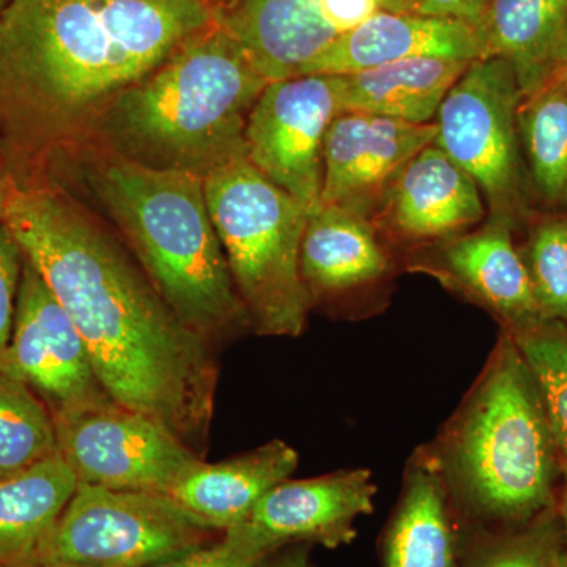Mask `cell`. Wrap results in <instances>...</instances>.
Wrapping results in <instances>:
<instances>
[{
	"label": "cell",
	"mask_w": 567,
	"mask_h": 567,
	"mask_svg": "<svg viewBox=\"0 0 567 567\" xmlns=\"http://www.w3.org/2000/svg\"><path fill=\"white\" fill-rule=\"evenodd\" d=\"M59 454L50 406L21 380L0 372V477Z\"/></svg>",
	"instance_id": "obj_26"
},
{
	"label": "cell",
	"mask_w": 567,
	"mask_h": 567,
	"mask_svg": "<svg viewBox=\"0 0 567 567\" xmlns=\"http://www.w3.org/2000/svg\"><path fill=\"white\" fill-rule=\"evenodd\" d=\"M427 446L464 525L520 527L558 505L563 458L536 377L507 331Z\"/></svg>",
	"instance_id": "obj_3"
},
{
	"label": "cell",
	"mask_w": 567,
	"mask_h": 567,
	"mask_svg": "<svg viewBox=\"0 0 567 567\" xmlns=\"http://www.w3.org/2000/svg\"><path fill=\"white\" fill-rule=\"evenodd\" d=\"M221 535L169 494L78 484L62 516L25 559L148 567Z\"/></svg>",
	"instance_id": "obj_8"
},
{
	"label": "cell",
	"mask_w": 567,
	"mask_h": 567,
	"mask_svg": "<svg viewBox=\"0 0 567 567\" xmlns=\"http://www.w3.org/2000/svg\"><path fill=\"white\" fill-rule=\"evenodd\" d=\"M491 0H410V13L453 18L477 24Z\"/></svg>",
	"instance_id": "obj_31"
},
{
	"label": "cell",
	"mask_w": 567,
	"mask_h": 567,
	"mask_svg": "<svg viewBox=\"0 0 567 567\" xmlns=\"http://www.w3.org/2000/svg\"><path fill=\"white\" fill-rule=\"evenodd\" d=\"M205 196L251 330L298 338L312 300L300 271L309 208L264 177L249 159L212 171Z\"/></svg>",
	"instance_id": "obj_6"
},
{
	"label": "cell",
	"mask_w": 567,
	"mask_h": 567,
	"mask_svg": "<svg viewBox=\"0 0 567 567\" xmlns=\"http://www.w3.org/2000/svg\"><path fill=\"white\" fill-rule=\"evenodd\" d=\"M462 520L427 445L406 462L401 494L380 539L383 567H457Z\"/></svg>",
	"instance_id": "obj_18"
},
{
	"label": "cell",
	"mask_w": 567,
	"mask_h": 567,
	"mask_svg": "<svg viewBox=\"0 0 567 567\" xmlns=\"http://www.w3.org/2000/svg\"><path fill=\"white\" fill-rule=\"evenodd\" d=\"M13 183L9 167H7L6 159L0 155V213H2L3 204H6L7 196Z\"/></svg>",
	"instance_id": "obj_34"
},
{
	"label": "cell",
	"mask_w": 567,
	"mask_h": 567,
	"mask_svg": "<svg viewBox=\"0 0 567 567\" xmlns=\"http://www.w3.org/2000/svg\"><path fill=\"white\" fill-rule=\"evenodd\" d=\"M2 567H84L70 565V563L61 561H37V559H24V561L13 563V565Z\"/></svg>",
	"instance_id": "obj_35"
},
{
	"label": "cell",
	"mask_w": 567,
	"mask_h": 567,
	"mask_svg": "<svg viewBox=\"0 0 567 567\" xmlns=\"http://www.w3.org/2000/svg\"><path fill=\"white\" fill-rule=\"evenodd\" d=\"M518 252L540 316L567 323V215L535 216Z\"/></svg>",
	"instance_id": "obj_27"
},
{
	"label": "cell",
	"mask_w": 567,
	"mask_h": 567,
	"mask_svg": "<svg viewBox=\"0 0 567 567\" xmlns=\"http://www.w3.org/2000/svg\"><path fill=\"white\" fill-rule=\"evenodd\" d=\"M270 554L240 529L230 528L212 543L148 567H256Z\"/></svg>",
	"instance_id": "obj_29"
},
{
	"label": "cell",
	"mask_w": 567,
	"mask_h": 567,
	"mask_svg": "<svg viewBox=\"0 0 567 567\" xmlns=\"http://www.w3.org/2000/svg\"><path fill=\"white\" fill-rule=\"evenodd\" d=\"M470 63L406 59L336 76L341 114L360 112L410 123L434 122L447 92Z\"/></svg>",
	"instance_id": "obj_22"
},
{
	"label": "cell",
	"mask_w": 567,
	"mask_h": 567,
	"mask_svg": "<svg viewBox=\"0 0 567 567\" xmlns=\"http://www.w3.org/2000/svg\"><path fill=\"white\" fill-rule=\"evenodd\" d=\"M559 516H561L563 533H565V550L567 555V465L563 464L561 491H559Z\"/></svg>",
	"instance_id": "obj_33"
},
{
	"label": "cell",
	"mask_w": 567,
	"mask_h": 567,
	"mask_svg": "<svg viewBox=\"0 0 567 567\" xmlns=\"http://www.w3.org/2000/svg\"><path fill=\"white\" fill-rule=\"evenodd\" d=\"M7 0H0V13H2L3 7H6Z\"/></svg>",
	"instance_id": "obj_38"
},
{
	"label": "cell",
	"mask_w": 567,
	"mask_h": 567,
	"mask_svg": "<svg viewBox=\"0 0 567 567\" xmlns=\"http://www.w3.org/2000/svg\"><path fill=\"white\" fill-rule=\"evenodd\" d=\"M99 192L142 270L186 327L210 344L251 330L213 224L204 177L118 156L104 164Z\"/></svg>",
	"instance_id": "obj_5"
},
{
	"label": "cell",
	"mask_w": 567,
	"mask_h": 567,
	"mask_svg": "<svg viewBox=\"0 0 567 567\" xmlns=\"http://www.w3.org/2000/svg\"><path fill=\"white\" fill-rule=\"evenodd\" d=\"M338 115L336 76L301 74L270 81L246 122V158L312 210L322 193L324 137Z\"/></svg>",
	"instance_id": "obj_10"
},
{
	"label": "cell",
	"mask_w": 567,
	"mask_h": 567,
	"mask_svg": "<svg viewBox=\"0 0 567 567\" xmlns=\"http://www.w3.org/2000/svg\"><path fill=\"white\" fill-rule=\"evenodd\" d=\"M311 554L309 544H290L268 555L256 567H317Z\"/></svg>",
	"instance_id": "obj_32"
},
{
	"label": "cell",
	"mask_w": 567,
	"mask_h": 567,
	"mask_svg": "<svg viewBox=\"0 0 567 567\" xmlns=\"http://www.w3.org/2000/svg\"><path fill=\"white\" fill-rule=\"evenodd\" d=\"M522 152L536 199L567 204V85L554 80L522 99L517 112Z\"/></svg>",
	"instance_id": "obj_24"
},
{
	"label": "cell",
	"mask_w": 567,
	"mask_h": 567,
	"mask_svg": "<svg viewBox=\"0 0 567 567\" xmlns=\"http://www.w3.org/2000/svg\"><path fill=\"white\" fill-rule=\"evenodd\" d=\"M51 412L59 454L80 484L169 494L204 462L158 421L110 395Z\"/></svg>",
	"instance_id": "obj_9"
},
{
	"label": "cell",
	"mask_w": 567,
	"mask_h": 567,
	"mask_svg": "<svg viewBox=\"0 0 567 567\" xmlns=\"http://www.w3.org/2000/svg\"><path fill=\"white\" fill-rule=\"evenodd\" d=\"M435 58L473 62L487 58L480 25L453 18L380 13L334 41L301 74H342L406 59Z\"/></svg>",
	"instance_id": "obj_17"
},
{
	"label": "cell",
	"mask_w": 567,
	"mask_h": 567,
	"mask_svg": "<svg viewBox=\"0 0 567 567\" xmlns=\"http://www.w3.org/2000/svg\"><path fill=\"white\" fill-rule=\"evenodd\" d=\"M377 486L368 468H347L308 480H286L257 503L237 527L267 550L290 544L349 546L358 518L374 511Z\"/></svg>",
	"instance_id": "obj_14"
},
{
	"label": "cell",
	"mask_w": 567,
	"mask_h": 567,
	"mask_svg": "<svg viewBox=\"0 0 567 567\" xmlns=\"http://www.w3.org/2000/svg\"><path fill=\"white\" fill-rule=\"evenodd\" d=\"M554 567H567L566 550H563L561 554L558 555L557 561H555Z\"/></svg>",
	"instance_id": "obj_36"
},
{
	"label": "cell",
	"mask_w": 567,
	"mask_h": 567,
	"mask_svg": "<svg viewBox=\"0 0 567 567\" xmlns=\"http://www.w3.org/2000/svg\"><path fill=\"white\" fill-rule=\"evenodd\" d=\"M391 267L390 252L369 216L328 204L309 212L300 271L312 303L374 287L390 276Z\"/></svg>",
	"instance_id": "obj_19"
},
{
	"label": "cell",
	"mask_w": 567,
	"mask_h": 567,
	"mask_svg": "<svg viewBox=\"0 0 567 567\" xmlns=\"http://www.w3.org/2000/svg\"><path fill=\"white\" fill-rule=\"evenodd\" d=\"M516 233L509 223L487 216L470 233L413 251L406 265L483 308L503 331L516 333L544 319L514 240Z\"/></svg>",
	"instance_id": "obj_13"
},
{
	"label": "cell",
	"mask_w": 567,
	"mask_h": 567,
	"mask_svg": "<svg viewBox=\"0 0 567 567\" xmlns=\"http://www.w3.org/2000/svg\"><path fill=\"white\" fill-rule=\"evenodd\" d=\"M78 484L61 454L0 477V567L31 557L62 516Z\"/></svg>",
	"instance_id": "obj_23"
},
{
	"label": "cell",
	"mask_w": 567,
	"mask_h": 567,
	"mask_svg": "<svg viewBox=\"0 0 567 567\" xmlns=\"http://www.w3.org/2000/svg\"><path fill=\"white\" fill-rule=\"evenodd\" d=\"M24 256L9 227L0 219V369L9 349L17 311Z\"/></svg>",
	"instance_id": "obj_30"
},
{
	"label": "cell",
	"mask_w": 567,
	"mask_h": 567,
	"mask_svg": "<svg viewBox=\"0 0 567 567\" xmlns=\"http://www.w3.org/2000/svg\"><path fill=\"white\" fill-rule=\"evenodd\" d=\"M509 334L536 377L559 456L567 465V323L543 319Z\"/></svg>",
	"instance_id": "obj_28"
},
{
	"label": "cell",
	"mask_w": 567,
	"mask_h": 567,
	"mask_svg": "<svg viewBox=\"0 0 567 567\" xmlns=\"http://www.w3.org/2000/svg\"><path fill=\"white\" fill-rule=\"evenodd\" d=\"M298 453L271 440L238 456L200 464L169 492L185 509L218 532L237 527L271 488L289 480Z\"/></svg>",
	"instance_id": "obj_20"
},
{
	"label": "cell",
	"mask_w": 567,
	"mask_h": 567,
	"mask_svg": "<svg viewBox=\"0 0 567 567\" xmlns=\"http://www.w3.org/2000/svg\"><path fill=\"white\" fill-rule=\"evenodd\" d=\"M404 11L410 0H234L218 24L268 81H278L298 76L369 18Z\"/></svg>",
	"instance_id": "obj_11"
},
{
	"label": "cell",
	"mask_w": 567,
	"mask_h": 567,
	"mask_svg": "<svg viewBox=\"0 0 567 567\" xmlns=\"http://www.w3.org/2000/svg\"><path fill=\"white\" fill-rule=\"evenodd\" d=\"M0 372L31 386L50 410L107 395L76 324L25 259L13 330Z\"/></svg>",
	"instance_id": "obj_12"
},
{
	"label": "cell",
	"mask_w": 567,
	"mask_h": 567,
	"mask_svg": "<svg viewBox=\"0 0 567 567\" xmlns=\"http://www.w3.org/2000/svg\"><path fill=\"white\" fill-rule=\"evenodd\" d=\"M477 25L487 58L509 63L522 96L567 65V0H491Z\"/></svg>",
	"instance_id": "obj_21"
},
{
	"label": "cell",
	"mask_w": 567,
	"mask_h": 567,
	"mask_svg": "<svg viewBox=\"0 0 567 567\" xmlns=\"http://www.w3.org/2000/svg\"><path fill=\"white\" fill-rule=\"evenodd\" d=\"M486 213L476 182L431 144L391 183L372 223L385 240L417 251L470 233Z\"/></svg>",
	"instance_id": "obj_16"
},
{
	"label": "cell",
	"mask_w": 567,
	"mask_h": 567,
	"mask_svg": "<svg viewBox=\"0 0 567 567\" xmlns=\"http://www.w3.org/2000/svg\"><path fill=\"white\" fill-rule=\"evenodd\" d=\"M565 550L559 507L511 528L462 524L457 567H554Z\"/></svg>",
	"instance_id": "obj_25"
},
{
	"label": "cell",
	"mask_w": 567,
	"mask_h": 567,
	"mask_svg": "<svg viewBox=\"0 0 567 567\" xmlns=\"http://www.w3.org/2000/svg\"><path fill=\"white\" fill-rule=\"evenodd\" d=\"M439 126L344 112L324 137L320 204L341 205L372 219L413 156L434 144Z\"/></svg>",
	"instance_id": "obj_15"
},
{
	"label": "cell",
	"mask_w": 567,
	"mask_h": 567,
	"mask_svg": "<svg viewBox=\"0 0 567 567\" xmlns=\"http://www.w3.org/2000/svg\"><path fill=\"white\" fill-rule=\"evenodd\" d=\"M522 99L509 63L477 59L447 92L434 121L436 147L476 182L488 216L516 230L535 218L537 200L518 136Z\"/></svg>",
	"instance_id": "obj_7"
},
{
	"label": "cell",
	"mask_w": 567,
	"mask_h": 567,
	"mask_svg": "<svg viewBox=\"0 0 567 567\" xmlns=\"http://www.w3.org/2000/svg\"><path fill=\"white\" fill-rule=\"evenodd\" d=\"M555 80L561 81L563 84L567 85V65L565 66V70H563L561 73L558 74V78H555Z\"/></svg>",
	"instance_id": "obj_37"
},
{
	"label": "cell",
	"mask_w": 567,
	"mask_h": 567,
	"mask_svg": "<svg viewBox=\"0 0 567 567\" xmlns=\"http://www.w3.org/2000/svg\"><path fill=\"white\" fill-rule=\"evenodd\" d=\"M0 219L76 324L106 394L203 456L218 383L213 344L63 194L13 181Z\"/></svg>",
	"instance_id": "obj_1"
},
{
	"label": "cell",
	"mask_w": 567,
	"mask_h": 567,
	"mask_svg": "<svg viewBox=\"0 0 567 567\" xmlns=\"http://www.w3.org/2000/svg\"><path fill=\"white\" fill-rule=\"evenodd\" d=\"M216 22L207 0H7L0 123L43 147Z\"/></svg>",
	"instance_id": "obj_2"
},
{
	"label": "cell",
	"mask_w": 567,
	"mask_h": 567,
	"mask_svg": "<svg viewBox=\"0 0 567 567\" xmlns=\"http://www.w3.org/2000/svg\"><path fill=\"white\" fill-rule=\"evenodd\" d=\"M268 82L216 22L112 99L103 130L123 158L205 178L246 156V122Z\"/></svg>",
	"instance_id": "obj_4"
}]
</instances>
